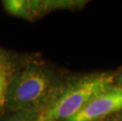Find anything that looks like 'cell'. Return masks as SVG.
Returning a JSON list of instances; mask_svg holds the SVG:
<instances>
[{"label": "cell", "instance_id": "cell-1", "mask_svg": "<svg viewBox=\"0 0 122 121\" xmlns=\"http://www.w3.org/2000/svg\"><path fill=\"white\" fill-rule=\"evenodd\" d=\"M65 83L56 69L43 59H20L7 88L5 112H28L36 116L51 104Z\"/></svg>", "mask_w": 122, "mask_h": 121}, {"label": "cell", "instance_id": "cell-2", "mask_svg": "<svg viewBox=\"0 0 122 121\" xmlns=\"http://www.w3.org/2000/svg\"><path fill=\"white\" fill-rule=\"evenodd\" d=\"M114 81V75L98 73L66 82L51 104L36 116V121H66L96 95L113 86Z\"/></svg>", "mask_w": 122, "mask_h": 121}, {"label": "cell", "instance_id": "cell-3", "mask_svg": "<svg viewBox=\"0 0 122 121\" xmlns=\"http://www.w3.org/2000/svg\"><path fill=\"white\" fill-rule=\"evenodd\" d=\"M119 111H122V87L113 84L66 121H98Z\"/></svg>", "mask_w": 122, "mask_h": 121}, {"label": "cell", "instance_id": "cell-4", "mask_svg": "<svg viewBox=\"0 0 122 121\" xmlns=\"http://www.w3.org/2000/svg\"><path fill=\"white\" fill-rule=\"evenodd\" d=\"M70 1H24L6 0L2 1L5 10L10 15L28 20H33L39 17L58 9H68L77 5Z\"/></svg>", "mask_w": 122, "mask_h": 121}, {"label": "cell", "instance_id": "cell-5", "mask_svg": "<svg viewBox=\"0 0 122 121\" xmlns=\"http://www.w3.org/2000/svg\"><path fill=\"white\" fill-rule=\"evenodd\" d=\"M20 59L0 47V119L5 113L8 86L19 65Z\"/></svg>", "mask_w": 122, "mask_h": 121}, {"label": "cell", "instance_id": "cell-6", "mask_svg": "<svg viewBox=\"0 0 122 121\" xmlns=\"http://www.w3.org/2000/svg\"><path fill=\"white\" fill-rule=\"evenodd\" d=\"M0 121H36V114L28 112H5Z\"/></svg>", "mask_w": 122, "mask_h": 121}, {"label": "cell", "instance_id": "cell-7", "mask_svg": "<svg viewBox=\"0 0 122 121\" xmlns=\"http://www.w3.org/2000/svg\"><path fill=\"white\" fill-rule=\"evenodd\" d=\"M115 79L117 80V85H118V86L122 87V72L121 73L120 76H118L117 77V79Z\"/></svg>", "mask_w": 122, "mask_h": 121}, {"label": "cell", "instance_id": "cell-8", "mask_svg": "<svg viewBox=\"0 0 122 121\" xmlns=\"http://www.w3.org/2000/svg\"><path fill=\"white\" fill-rule=\"evenodd\" d=\"M106 121H122V120H119V119H113V120H106Z\"/></svg>", "mask_w": 122, "mask_h": 121}]
</instances>
